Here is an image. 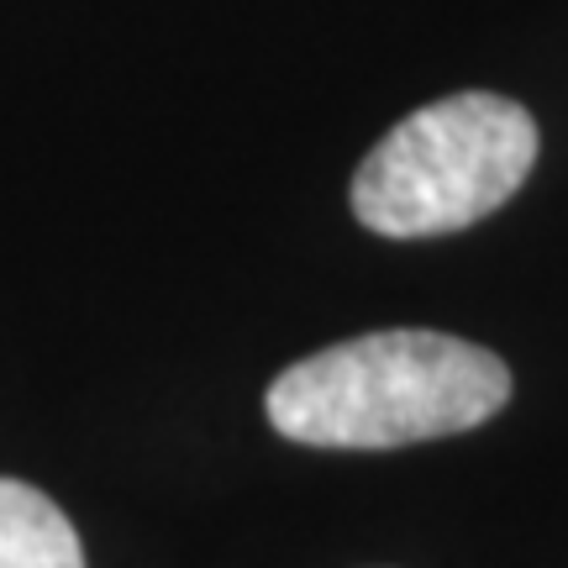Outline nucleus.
<instances>
[{
	"instance_id": "nucleus-1",
	"label": "nucleus",
	"mask_w": 568,
	"mask_h": 568,
	"mask_svg": "<svg viewBox=\"0 0 568 568\" xmlns=\"http://www.w3.org/2000/svg\"><path fill=\"white\" fill-rule=\"evenodd\" d=\"M510 400V368L447 332H364L322 347L268 385V422L301 447L385 453L474 432Z\"/></svg>"
},
{
	"instance_id": "nucleus-2",
	"label": "nucleus",
	"mask_w": 568,
	"mask_h": 568,
	"mask_svg": "<svg viewBox=\"0 0 568 568\" xmlns=\"http://www.w3.org/2000/svg\"><path fill=\"white\" fill-rule=\"evenodd\" d=\"M537 163L527 105L464 90L410 111L353 174V216L379 237H443L495 216Z\"/></svg>"
},
{
	"instance_id": "nucleus-3",
	"label": "nucleus",
	"mask_w": 568,
	"mask_h": 568,
	"mask_svg": "<svg viewBox=\"0 0 568 568\" xmlns=\"http://www.w3.org/2000/svg\"><path fill=\"white\" fill-rule=\"evenodd\" d=\"M0 568H84L80 531L21 479H0Z\"/></svg>"
}]
</instances>
